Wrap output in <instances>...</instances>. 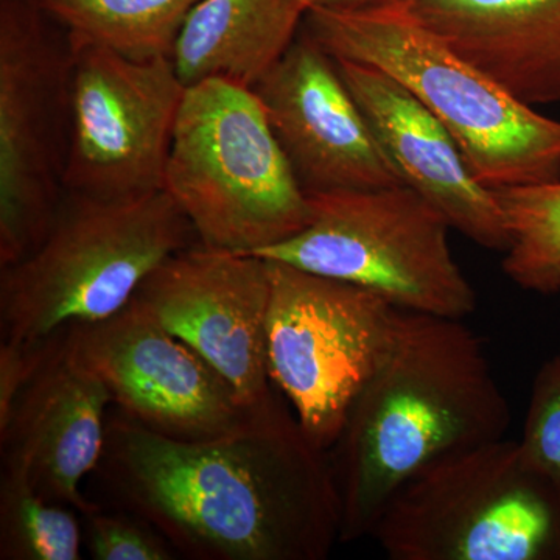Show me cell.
<instances>
[{
    "label": "cell",
    "mask_w": 560,
    "mask_h": 560,
    "mask_svg": "<svg viewBox=\"0 0 560 560\" xmlns=\"http://www.w3.org/2000/svg\"><path fill=\"white\" fill-rule=\"evenodd\" d=\"M116 510L197 560H324L340 541L329 455L276 393L208 440L164 436L117 408L97 467Z\"/></svg>",
    "instance_id": "obj_1"
},
{
    "label": "cell",
    "mask_w": 560,
    "mask_h": 560,
    "mask_svg": "<svg viewBox=\"0 0 560 560\" xmlns=\"http://www.w3.org/2000/svg\"><path fill=\"white\" fill-rule=\"evenodd\" d=\"M510 401L463 319L397 311L388 346L327 452L340 541L372 536L390 497L430 463L510 429Z\"/></svg>",
    "instance_id": "obj_2"
},
{
    "label": "cell",
    "mask_w": 560,
    "mask_h": 560,
    "mask_svg": "<svg viewBox=\"0 0 560 560\" xmlns=\"http://www.w3.org/2000/svg\"><path fill=\"white\" fill-rule=\"evenodd\" d=\"M302 28L335 60L372 66L404 84L447 128L488 189L560 179V121L389 7L311 9Z\"/></svg>",
    "instance_id": "obj_3"
},
{
    "label": "cell",
    "mask_w": 560,
    "mask_h": 560,
    "mask_svg": "<svg viewBox=\"0 0 560 560\" xmlns=\"http://www.w3.org/2000/svg\"><path fill=\"white\" fill-rule=\"evenodd\" d=\"M197 243L168 191L116 201L66 194L43 242L0 268V341L40 345L109 318L162 261Z\"/></svg>",
    "instance_id": "obj_4"
},
{
    "label": "cell",
    "mask_w": 560,
    "mask_h": 560,
    "mask_svg": "<svg viewBox=\"0 0 560 560\" xmlns=\"http://www.w3.org/2000/svg\"><path fill=\"white\" fill-rule=\"evenodd\" d=\"M165 191L201 245L257 254L307 226L311 200L291 171L256 91L224 79L184 94Z\"/></svg>",
    "instance_id": "obj_5"
},
{
    "label": "cell",
    "mask_w": 560,
    "mask_h": 560,
    "mask_svg": "<svg viewBox=\"0 0 560 560\" xmlns=\"http://www.w3.org/2000/svg\"><path fill=\"white\" fill-rule=\"evenodd\" d=\"M371 537L393 560H560V488L501 438L412 475Z\"/></svg>",
    "instance_id": "obj_6"
},
{
    "label": "cell",
    "mask_w": 560,
    "mask_h": 560,
    "mask_svg": "<svg viewBox=\"0 0 560 560\" xmlns=\"http://www.w3.org/2000/svg\"><path fill=\"white\" fill-rule=\"evenodd\" d=\"M311 220L254 256L378 294L400 311L464 319L477 291L453 257L448 220L410 187L308 195Z\"/></svg>",
    "instance_id": "obj_7"
},
{
    "label": "cell",
    "mask_w": 560,
    "mask_h": 560,
    "mask_svg": "<svg viewBox=\"0 0 560 560\" xmlns=\"http://www.w3.org/2000/svg\"><path fill=\"white\" fill-rule=\"evenodd\" d=\"M70 108L68 32L33 0H0V268L31 254L57 217Z\"/></svg>",
    "instance_id": "obj_8"
},
{
    "label": "cell",
    "mask_w": 560,
    "mask_h": 560,
    "mask_svg": "<svg viewBox=\"0 0 560 560\" xmlns=\"http://www.w3.org/2000/svg\"><path fill=\"white\" fill-rule=\"evenodd\" d=\"M268 264V372L308 440L329 452L382 360L399 308L352 283Z\"/></svg>",
    "instance_id": "obj_9"
},
{
    "label": "cell",
    "mask_w": 560,
    "mask_h": 560,
    "mask_svg": "<svg viewBox=\"0 0 560 560\" xmlns=\"http://www.w3.org/2000/svg\"><path fill=\"white\" fill-rule=\"evenodd\" d=\"M72 108L66 194L132 200L164 190L186 84L173 58L131 60L70 38Z\"/></svg>",
    "instance_id": "obj_10"
},
{
    "label": "cell",
    "mask_w": 560,
    "mask_h": 560,
    "mask_svg": "<svg viewBox=\"0 0 560 560\" xmlns=\"http://www.w3.org/2000/svg\"><path fill=\"white\" fill-rule=\"evenodd\" d=\"M62 337L105 383L114 407L164 436H220L238 429L257 408L243 404L200 353L135 298L109 318L68 327Z\"/></svg>",
    "instance_id": "obj_11"
},
{
    "label": "cell",
    "mask_w": 560,
    "mask_h": 560,
    "mask_svg": "<svg viewBox=\"0 0 560 560\" xmlns=\"http://www.w3.org/2000/svg\"><path fill=\"white\" fill-rule=\"evenodd\" d=\"M270 264L254 254L191 245L162 261L135 300L200 353L243 404L275 396L268 372Z\"/></svg>",
    "instance_id": "obj_12"
},
{
    "label": "cell",
    "mask_w": 560,
    "mask_h": 560,
    "mask_svg": "<svg viewBox=\"0 0 560 560\" xmlns=\"http://www.w3.org/2000/svg\"><path fill=\"white\" fill-rule=\"evenodd\" d=\"M253 90L305 194L401 186L337 61L304 28Z\"/></svg>",
    "instance_id": "obj_13"
},
{
    "label": "cell",
    "mask_w": 560,
    "mask_h": 560,
    "mask_svg": "<svg viewBox=\"0 0 560 560\" xmlns=\"http://www.w3.org/2000/svg\"><path fill=\"white\" fill-rule=\"evenodd\" d=\"M109 405L105 383L73 355L60 331L44 345L0 430L2 464L24 470L47 500L90 515L101 506L80 485L101 464Z\"/></svg>",
    "instance_id": "obj_14"
},
{
    "label": "cell",
    "mask_w": 560,
    "mask_h": 560,
    "mask_svg": "<svg viewBox=\"0 0 560 560\" xmlns=\"http://www.w3.org/2000/svg\"><path fill=\"white\" fill-rule=\"evenodd\" d=\"M335 61L401 184L440 210L453 230L482 248L504 253L510 232L495 191L475 178L440 119L389 73L361 62Z\"/></svg>",
    "instance_id": "obj_15"
},
{
    "label": "cell",
    "mask_w": 560,
    "mask_h": 560,
    "mask_svg": "<svg viewBox=\"0 0 560 560\" xmlns=\"http://www.w3.org/2000/svg\"><path fill=\"white\" fill-rule=\"evenodd\" d=\"M529 106L560 103V0H390Z\"/></svg>",
    "instance_id": "obj_16"
},
{
    "label": "cell",
    "mask_w": 560,
    "mask_h": 560,
    "mask_svg": "<svg viewBox=\"0 0 560 560\" xmlns=\"http://www.w3.org/2000/svg\"><path fill=\"white\" fill-rule=\"evenodd\" d=\"M305 13L302 0H201L173 54L180 80L253 88L296 39Z\"/></svg>",
    "instance_id": "obj_17"
},
{
    "label": "cell",
    "mask_w": 560,
    "mask_h": 560,
    "mask_svg": "<svg viewBox=\"0 0 560 560\" xmlns=\"http://www.w3.org/2000/svg\"><path fill=\"white\" fill-rule=\"evenodd\" d=\"M201 0H36L70 38L97 44L131 60L173 58Z\"/></svg>",
    "instance_id": "obj_18"
},
{
    "label": "cell",
    "mask_w": 560,
    "mask_h": 560,
    "mask_svg": "<svg viewBox=\"0 0 560 560\" xmlns=\"http://www.w3.org/2000/svg\"><path fill=\"white\" fill-rule=\"evenodd\" d=\"M495 191L510 246L503 271L521 289L560 293V179Z\"/></svg>",
    "instance_id": "obj_19"
},
{
    "label": "cell",
    "mask_w": 560,
    "mask_h": 560,
    "mask_svg": "<svg viewBox=\"0 0 560 560\" xmlns=\"http://www.w3.org/2000/svg\"><path fill=\"white\" fill-rule=\"evenodd\" d=\"M70 510L47 500L20 467L2 464L0 559L80 560L83 534Z\"/></svg>",
    "instance_id": "obj_20"
},
{
    "label": "cell",
    "mask_w": 560,
    "mask_h": 560,
    "mask_svg": "<svg viewBox=\"0 0 560 560\" xmlns=\"http://www.w3.org/2000/svg\"><path fill=\"white\" fill-rule=\"evenodd\" d=\"M518 445L528 466L560 488V352L534 377Z\"/></svg>",
    "instance_id": "obj_21"
},
{
    "label": "cell",
    "mask_w": 560,
    "mask_h": 560,
    "mask_svg": "<svg viewBox=\"0 0 560 560\" xmlns=\"http://www.w3.org/2000/svg\"><path fill=\"white\" fill-rule=\"evenodd\" d=\"M86 544L95 560H173V548L167 540L145 522L117 510L102 508L84 515Z\"/></svg>",
    "instance_id": "obj_22"
},
{
    "label": "cell",
    "mask_w": 560,
    "mask_h": 560,
    "mask_svg": "<svg viewBox=\"0 0 560 560\" xmlns=\"http://www.w3.org/2000/svg\"><path fill=\"white\" fill-rule=\"evenodd\" d=\"M44 345L0 341V430L5 429L21 390L38 366Z\"/></svg>",
    "instance_id": "obj_23"
},
{
    "label": "cell",
    "mask_w": 560,
    "mask_h": 560,
    "mask_svg": "<svg viewBox=\"0 0 560 560\" xmlns=\"http://www.w3.org/2000/svg\"><path fill=\"white\" fill-rule=\"evenodd\" d=\"M390 0H302L307 11L311 9L327 10H363L382 7Z\"/></svg>",
    "instance_id": "obj_24"
},
{
    "label": "cell",
    "mask_w": 560,
    "mask_h": 560,
    "mask_svg": "<svg viewBox=\"0 0 560 560\" xmlns=\"http://www.w3.org/2000/svg\"><path fill=\"white\" fill-rule=\"evenodd\" d=\"M33 2H36V0H33Z\"/></svg>",
    "instance_id": "obj_25"
}]
</instances>
